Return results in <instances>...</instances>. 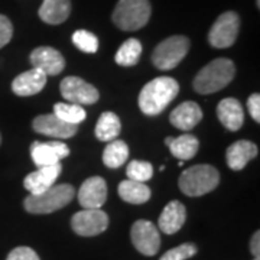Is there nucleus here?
<instances>
[{
    "label": "nucleus",
    "instance_id": "obj_1",
    "mask_svg": "<svg viewBox=\"0 0 260 260\" xmlns=\"http://www.w3.org/2000/svg\"><path fill=\"white\" fill-rule=\"evenodd\" d=\"M179 93V84L171 77H158L149 81L139 94V107L148 116H158Z\"/></svg>",
    "mask_w": 260,
    "mask_h": 260
},
{
    "label": "nucleus",
    "instance_id": "obj_2",
    "mask_svg": "<svg viewBox=\"0 0 260 260\" xmlns=\"http://www.w3.org/2000/svg\"><path fill=\"white\" fill-rule=\"evenodd\" d=\"M236 74L233 61L217 58L207 64L194 78V88L200 94H213L232 83Z\"/></svg>",
    "mask_w": 260,
    "mask_h": 260
},
{
    "label": "nucleus",
    "instance_id": "obj_3",
    "mask_svg": "<svg viewBox=\"0 0 260 260\" xmlns=\"http://www.w3.org/2000/svg\"><path fill=\"white\" fill-rule=\"evenodd\" d=\"M75 195L74 186L70 184H58L47 191L25 198V210L30 214H49L68 205Z\"/></svg>",
    "mask_w": 260,
    "mask_h": 260
},
{
    "label": "nucleus",
    "instance_id": "obj_4",
    "mask_svg": "<svg viewBox=\"0 0 260 260\" xmlns=\"http://www.w3.org/2000/svg\"><path fill=\"white\" fill-rule=\"evenodd\" d=\"M220 182L218 171L211 165H194L179 177V188L188 197H201L214 191Z\"/></svg>",
    "mask_w": 260,
    "mask_h": 260
},
{
    "label": "nucleus",
    "instance_id": "obj_5",
    "mask_svg": "<svg viewBox=\"0 0 260 260\" xmlns=\"http://www.w3.org/2000/svg\"><path fill=\"white\" fill-rule=\"evenodd\" d=\"M152 8L149 0H119L113 12V22L121 30H138L150 19Z\"/></svg>",
    "mask_w": 260,
    "mask_h": 260
},
{
    "label": "nucleus",
    "instance_id": "obj_6",
    "mask_svg": "<svg viewBox=\"0 0 260 260\" xmlns=\"http://www.w3.org/2000/svg\"><path fill=\"white\" fill-rule=\"evenodd\" d=\"M189 51V39L186 37L175 35L167 38L155 48L152 54V62L162 71L175 68Z\"/></svg>",
    "mask_w": 260,
    "mask_h": 260
},
{
    "label": "nucleus",
    "instance_id": "obj_7",
    "mask_svg": "<svg viewBox=\"0 0 260 260\" xmlns=\"http://www.w3.org/2000/svg\"><path fill=\"white\" fill-rule=\"evenodd\" d=\"M240 29V18L236 12H225L220 15L214 25L210 29L208 34V42L211 47L220 48H230L234 45L237 35Z\"/></svg>",
    "mask_w": 260,
    "mask_h": 260
},
{
    "label": "nucleus",
    "instance_id": "obj_8",
    "mask_svg": "<svg viewBox=\"0 0 260 260\" xmlns=\"http://www.w3.org/2000/svg\"><path fill=\"white\" fill-rule=\"evenodd\" d=\"M71 227L78 236L93 237L99 236L109 227V215L100 208H83L71 218Z\"/></svg>",
    "mask_w": 260,
    "mask_h": 260
},
{
    "label": "nucleus",
    "instance_id": "obj_9",
    "mask_svg": "<svg viewBox=\"0 0 260 260\" xmlns=\"http://www.w3.org/2000/svg\"><path fill=\"white\" fill-rule=\"evenodd\" d=\"M132 243L145 256H155L160 247V234L158 227L148 220H138L130 230Z\"/></svg>",
    "mask_w": 260,
    "mask_h": 260
},
{
    "label": "nucleus",
    "instance_id": "obj_10",
    "mask_svg": "<svg viewBox=\"0 0 260 260\" xmlns=\"http://www.w3.org/2000/svg\"><path fill=\"white\" fill-rule=\"evenodd\" d=\"M61 94L68 103L88 106L99 102V90L80 77H67L59 85Z\"/></svg>",
    "mask_w": 260,
    "mask_h": 260
},
{
    "label": "nucleus",
    "instance_id": "obj_11",
    "mask_svg": "<svg viewBox=\"0 0 260 260\" xmlns=\"http://www.w3.org/2000/svg\"><path fill=\"white\" fill-rule=\"evenodd\" d=\"M70 155V148L64 142H34L30 145V156L35 165L39 167H49L61 164V159Z\"/></svg>",
    "mask_w": 260,
    "mask_h": 260
},
{
    "label": "nucleus",
    "instance_id": "obj_12",
    "mask_svg": "<svg viewBox=\"0 0 260 260\" xmlns=\"http://www.w3.org/2000/svg\"><path fill=\"white\" fill-rule=\"evenodd\" d=\"M32 127L35 132L45 136H51L56 139H70L77 133L78 124L62 121L52 113V114H42L35 117L32 121Z\"/></svg>",
    "mask_w": 260,
    "mask_h": 260
},
{
    "label": "nucleus",
    "instance_id": "obj_13",
    "mask_svg": "<svg viewBox=\"0 0 260 260\" xmlns=\"http://www.w3.org/2000/svg\"><path fill=\"white\" fill-rule=\"evenodd\" d=\"M30 64L48 77L61 74L65 68V59L54 48L39 47L30 52Z\"/></svg>",
    "mask_w": 260,
    "mask_h": 260
},
{
    "label": "nucleus",
    "instance_id": "obj_14",
    "mask_svg": "<svg viewBox=\"0 0 260 260\" xmlns=\"http://www.w3.org/2000/svg\"><path fill=\"white\" fill-rule=\"evenodd\" d=\"M107 200V184L102 177L85 179L78 191V203L83 208H102Z\"/></svg>",
    "mask_w": 260,
    "mask_h": 260
},
{
    "label": "nucleus",
    "instance_id": "obj_15",
    "mask_svg": "<svg viewBox=\"0 0 260 260\" xmlns=\"http://www.w3.org/2000/svg\"><path fill=\"white\" fill-rule=\"evenodd\" d=\"M61 171H62L61 164L49 165V167H39V169L25 178L23 185L32 195L41 194L47 191L48 188L55 185V181L61 175Z\"/></svg>",
    "mask_w": 260,
    "mask_h": 260
},
{
    "label": "nucleus",
    "instance_id": "obj_16",
    "mask_svg": "<svg viewBox=\"0 0 260 260\" xmlns=\"http://www.w3.org/2000/svg\"><path fill=\"white\" fill-rule=\"evenodd\" d=\"M45 85H47V75L37 68H32L29 71L19 74L13 80L12 90L19 97H29L42 91Z\"/></svg>",
    "mask_w": 260,
    "mask_h": 260
},
{
    "label": "nucleus",
    "instance_id": "obj_17",
    "mask_svg": "<svg viewBox=\"0 0 260 260\" xmlns=\"http://www.w3.org/2000/svg\"><path fill=\"white\" fill-rule=\"evenodd\" d=\"M203 119L201 107L194 102H185L179 104L175 110H172L169 120L174 127L184 132H189Z\"/></svg>",
    "mask_w": 260,
    "mask_h": 260
},
{
    "label": "nucleus",
    "instance_id": "obj_18",
    "mask_svg": "<svg viewBox=\"0 0 260 260\" xmlns=\"http://www.w3.org/2000/svg\"><path fill=\"white\" fill-rule=\"evenodd\" d=\"M217 117L223 123L225 129L237 132L244 123V112H243L242 103L233 97L224 99L217 106Z\"/></svg>",
    "mask_w": 260,
    "mask_h": 260
},
{
    "label": "nucleus",
    "instance_id": "obj_19",
    "mask_svg": "<svg viewBox=\"0 0 260 260\" xmlns=\"http://www.w3.org/2000/svg\"><path fill=\"white\" fill-rule=\"evenodd\" d=\"M186 220V210L185 205L181 201H171L168 203L167 207L159 217L158 225L165 234H175L178 233L182 225L185 224Z\"/></svg>",
    "mask_w": 260,
    "mask_h": 260
},
{
    "label": "nucleus",
    "instance_id": "obj_20",
    "mask_svg": "<svg viewBox=\"0 0 260 260\" xmlns=\"http://www.w3.org/2000/svg\"><path fill=\"white\" fill-rule=\"evenodd\" d=\"M257 156V146L250 140H237L227 149V165L233 171H242L251 159Z\"/></svg>",
    "mask_w": 260,
    "mask_h": 260
},
{
    "label": "nucleus",
    "instance_id": "obj_21",
    "mask_svg": "<svg viewBox=\"0 0 260 260\" xmlns=\"http://www.w3.org/2000/svg\"><path fill=\"white\" fill-rule=\"evenodd\" d=\"M71 13L70 0H44L38 10L39 18L48 25H59L65 22Z\"/></svg>",
    "mask_w": 260,
    "mask_h": 260
},
{
    "label": "nucleus",
    "instance_id": "obj_22",
    "mask_svg": "<svg viewBox=\"0 0 260 260\" xmlns=\"http://www.w3.org/2000/svg\"><path fill=\"white\" fill-rule=\"evenodd\" d=\"M119 195L129 204H145L150 200V188L145 182L126 179L119 185Z\"/></svg>",
    "mask_w": 260,
    "mask_h": 260
},
{
    "label": "nucleus",
    "instance_id": "obj_23",
    "mask_svg": "<svg viewBox=\"0 0 260 260\" xmlns=\"http://www.w3.org/2000/svg\"><path fill=\"white\" fill-rule=\"evenodd\" d=\"M168 148L171 150V153L174 155V158H178L179 160L185 162V160H189L197 155L198 148H200V142L194 135L185 133L179 138H172Z\"/></svg>",
    "mask_w": 260,
    "mask_h": 260
},
{
    "label": "nucleus",
    "instance_id": "obj_24",
    "mask_svg": "<svg viewBox=\"0 0 260 260\" xmlns=\"http://www.w3.org/2000/svg\"><path fill=\"white\" fill-rule=\"evenodd\" d=\"M121 123L119 116L113 112H104L95 124V136L102 142H112L120 135Z\"/></svg>",
    "mask_w": 260,
    "mask_h": 260
},
{
    "label": "nucleus",
    "instance_id": "obj_25",
    "mask_svg": "<svg viewBox=\"0 0 260 260\" xmlns=\"http://www.w3.org/2000/svg\"><path fill=\"white\" fill-rule=\"evenodd\" d=\"M129 158V148L123 140L114 139L109 142L103 152V162L107 168L117 169L121 165H124Z\"/></svg>",
    "mask_w": 260,
    "mask_h": 260
},
{
    "label": "nucleus",
    "instance_id": "obj_26",
    "mask_svg": "<svg viewBox=\"0 0 260 260\" xmlns=\"http://www.w3.org/2000/svg\"><path fill=\"white\" fill-rule=\"evenodd\" d=\"M140 55H142L140 41L136 38H130L121 44L119 51L116 52L114 61L121 67H132V65L138 64Z\"/></svg>",
    "mask_w": 260,
    "mask_h": 260
},
{
    "label": "nucleus",
    "instance_id": "obj_27",
    "mask_svg": "<svg viewBox=\"0 0 260 260\" xmlns=\"http://www.w3.org/2000/svg\"><path fill=\"white\" fill-rule=\"evenodd\" d=\"M54 114L58 119L71 124H78L87 117V113L83 109V106L74 103H56L54 106Z\"/></svg>",
    "mask_w": 260,
    "mask_h": 260
},
{
    "label": "nucleus",
    "instance_id": "obj_28",
    "mask_svg": "<svg viewBox=\"0 0 260 260\" xmlns=\"http://www.w3.org/2000/svg\"><path fill=\"white\" fill-rule=\"evenodd\" d=\"M73 42L80 51L85 54H94L99 49V38L93 32H88L85 29H78L73 34Z\"/></svg>",
    "mask_w": 260,
    "mask_h": 260
},
{
    "label": "nucleus",
    "instance_id": "obj_29",
    "mask_svg": "<svg viewBox=\"0 0 260 260\" xmlns=\"http://www.w3.org/2000/svg\"><path fill=\"white\" fill-rule=\"evenodd\" d=\"M126 175L129 179L145 182L153 175V167H152V164L145 162V160H132L127 165Z\"/></svg>",
    "mask_w": 260,
    "mask_h": 260
},
{
    "label": "nucleus",
    "instance_id": "obj_30",
    "mask_svg": "<svg viewBox=\"0 0 260 260\" xmlns=\"http://www.w3.org/2000/svg\"><path fill=\"white\" fill-rule=\"evenodd\" d=\"M197 246L194 243H184L181 246H177L171 250H168L160 260H186L197 254Z\"/></svg>",
    "mask_w": 260,
    "mask_h": 260
},
{
    "label": "nucleus",
    "instance_id": "obj_31",
    "mask_svg": "<svg viewBox=\"0 0 260 260\" xmlns=\"http://www.w3.org/2000/svg\"><path fill=\"white\" fill-rule=\"evenodd\" d=\"M12 37H13L12 22L5 15H0V49L9 44Z\"/></svg>",
    "mask_w": 260,
    "mask_h": 260
},
{
    "label": "nucleus",
    "instance_id": "obj_32",
    "mask_svg": "<svg viewBox=\"0 0 260 260\" xmlns=\"http://www.w3.org/2000/svg\"><path fill=\"white\" fill-rule=\"evenodd\" d=\"M6 260H41L39 256L37 254V251L30 247H26V246H20V247H16L13 250L10 251L9 256Z\"/></svg>",
    "mask_w": 260,
    "mask_h": 260
},
{
    "label": "nucleus",
    "instance_id": "obj_33",
    "mask_svg": "<svg viewBox=\"0 0 260 260\" xmlns=\"http://www.w3.org/2000/svg\"><path fill=\"white\" fill-rule=\"evenodd\" d=\"M247 109H249V113L250 116L254 119V120L259 123L260 121V95L257 93L251 94L247 100Z\"/></svg>",
    "mask_w": 260,
    "mask_h": 260
},
{
    "label": "nucleus",
    "instance_id": "obj_34",
    "mask_svg": "<svg viewBox=\"0 0 260 260\" xmlns=\"http://www.w3.org/2000/svg\"><path fill=\"white\" fill-rule=\"evenodd\" d=\"M250 251L253 253V256H260V232H256L251 237Z\"/></svg>",
    "mask_w": 260,
    "mask_h": 260
},
{
    "label": "nucleus",
    "instance_id": "obj_35",
    "mask_svg": "<svg viewBox=\"0 0 260 260\" xmlns=\"http://www.w3.org/2000/svg\"><path fill=\"white\" fill-rule=\"evenodd\" d=\"M254 260H260V256H254Z\"/></svg>",
    "mask_w": 260,
    "mask_h": 260
},
{
    "label": "nucleus",
    "instance_id": "obj_36",
    "mask_svg": "<svg viewBox=\"0 0 260 260\" xmlns=\"http://www.w3.org/2000/svg\"><path fill=\"white\" fill-rule=\"evenodd\" d=\"M0 142H2V138H0Z\"/></svg>",
    "mask_w": 260,
    "mask_h": 260
}]
</instances>
